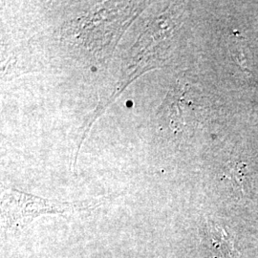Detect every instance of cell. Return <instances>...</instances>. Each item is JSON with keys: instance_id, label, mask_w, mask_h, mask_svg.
I'll return each mask as SVG.
<instances>
[{"instance_id": "1", "label": "cell", "mask_w": 258, "mask_h": 258, "mask_svg": "<svg viewBox=\"0 0 258 258\" xmlns=\"http://www.w3.org/2000/svg\"><path fill=\"white\" fill-rule=\"evenodd\" d=\"M96 206V202H61L46 200L16 190L2 197V222L6 230L22 231L37 216L45 213H66L83 211Z\"/></svg>"}, {"instance_id": "2", "label": "cell", "mask_w": 258, "mask_h": 258, "mask_svg": "<svg viewBox=\"0 0 258 258\" xmlns=\"http://www.w3.org/2000/svg\"><path fill=\"white\" fill-rule=\"evenodd\" d=\"M204 240L214 257H222L230 251V243L225 231L215 225H208L204 230Z\"/></svg>"}, {"instance_id": "3", "label": "cell", "mask_w": 258, "mask_h": 258, "mask_svg": "<svg viewBox=\"0 0 258 258\" xmlns=\"http://www.w3.org/2000/svg\"><path fill=\"white\" fill-rule=\"evenodd\" d=\"M227 178L230 179L235 188L239 189L242 194H245L249 186V170L245 164H233L228 170Z\"/></svg>"}]
</instances>
